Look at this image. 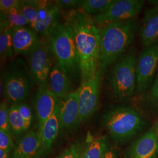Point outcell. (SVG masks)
<instances>
[{
  "instance_id": "obj_3",
  "label": "cell",
  "mask_w": 158,
  "mask_h": 158,
  "mask_svg": "<svg viewBox=\"0 0 158 158\" xmlns=\"http://www.w3.org/2000/svg\"><path fill=\"white\" fill-rule=\"evenodd\" d=\"M48 40L56 62L72 84L81 82L79 56L70 25L66 21L57 23Z\"/></svg>"
},
{
  "instance_id": "obj_27",
  "label": "cell",
  "mask_w": 158,
  "mask_h": 158,
  "mask_svg": "<svg viewBox=\"0 0 158 158\" xmlns=\"http://www.w3.org/2000/svg\"><path fill=\"white\" fill-rule=\"evenodd\" d=\"M10 108L7 103L2 102L0 105V130H4L10 132L9 124Z\"/></svg>"
},
{
  "instance_id": "obj_19",
  "label": "cell",
  "mask_w": 158,
  "mask_h": 158,
  "mask_svg": "<svg viewBox=\"0 0 158 158\" xmlns=\"http://www.w3.org/2000/svg\"><path fill=\"white\" fill-rule=\"evenodd\" d=\"M142 44L145 47L158 41V4L147 9L140 29Z\"/></svg>"
},
{
  "instance_id": "obj_15",
  "label": "cell",
  "mask_w": 158,
  "mask_h": 158,
  "mask_svg": "<svg viewBox=\"0 0 158 158\" xmlns=\"http://www.w3.org/2000/svg\"><path fill=\"white\" fill-rule=\"evenodd\" d=\"M80 124L77 92L74 91L61 102L60 127L67 131H73L77 129Z\"/></svg>"
},
{
  "instance_id": "obj_32",
  "label": "cell",
  "mask_w": 158,
  "mask_h": 158,
  "mask_svg": "<svg viewBox=\"0 0 158 158\" xmlns=\"http://www.w3.org/2000/svg\"><path fill=\"white\" fill-rule=\"evenodd\" d=\"M21 1L18 0H1L0 10L1 12L8 11L13 8L20 6Z\"/></svg>"
},
{
  "instance_id": "obj_26",
  "label": "cell",
  "mask_w": 158,
  "mask_h": 158,
  "mask_svg": "<svg viewBox=\"0 0 158 158\" xmlns=\"http://www.w3.org/2000/svg\"><path fill=\"white\" fill-rule=\"evenodd\" d=\"M83 149L80 142H74L57 158H81Z\"/></svg>"
},
{
  "instance_id": "obj_21",
  "label": "cell",
  "mask_w": 158,
  "mask_h": 158,
  "mask_svg": "<svg viewBox=\"0 0 158 158\" xmlns=\"http://www.w3.org/2000/svg\"><path fill=\"white\" fill-rule=\"evenodd\" d=\"M0 23V55L2 59L8 60L12 58L15 53L12 40V28L6 23Z\"/></svg>"
},
{
  "instance_id": "obj_28",
  "label": "cell",
  "mask_w": 158,
  "mask_h": 158,
  "mask_svg": "<svg viewBox=\"0 0 158 158\" xmlns=\"http://www.w3.org/2000/svg\"><path fill=\"white\" fill-rule=\"evenodd\" d=\"M147 102L152 107L158 110V69L151 88L147 95Z\"/></svg>"
},
{
  "instance_id": "obj_5",
  "label": "cell",
  "mask_w": 158,
  "mask_h": 158,
  "mask_svg": "<svg viewBox=\"0 0 158 158\" xmlns=\"http://www.w3.org/2000/svg\"><path fill=\"white\" fill-rule=\"evenodd\" d=\"M35 81L25 61L18 58L8 63L4 70L1 83L6 101L12 104L25 102Z\"/></svg>"
},
{
  "instance_id": "obj_10",
  "label": "cell",
  "mask_w": 158,
  "mask_h": 158,
  "mask_svg": "<svg viewBox=\"0 0 158 158\" xmlns=\"http://www.w3.org/2000/svg\"><path fill=\"white\" fill-rule=\"evenodd\" d=\"M52 54L48 40L43 39L40 45L29 55V70L38 87H48L52 67Z\"/></svg>"
},
{
  "instance_id": "obj_13",
  "label": "cell",
  "mask_w": 158,
  "mask_h": 158,
  "mask_svg": "<svg viewBox=\"0 0 158 158\" xmlns=\"http://www.w3.org/2000/svg\"><path fill=\"white\" fill-rule=\"evenodd\" d=\"M158 153V138L153 128H151L131 144L126 158H156Z\"/></svg>"
},
{
  "instance_id": "obj_16",
  "label": "cell",
  "mask_w": 158,
  "mask_h": 158,
  "mask_svg": "<svg viewBox=\"0 0 158 158\" xmlns=\"http://www.w3.org/2000/svg\"><path fill=\"white\" fill-rule=\"evenodd\" d=\"M44 157L39 132L29 131L17 142L11 158H42Z\"/></svg>"
},
{
  "instance_id": "obj_7",
  "label": "cell",
  "mask_w": 158,
  "mask_h": 158,
  "mask_svg": "<svg viewBox=\"0 0 158 158\" xmlns=\"http://www.w3.org/2000/svg\"><path fill=\"white\" fill-rule=\"evenodd\" d=\"M103 75L98 70L91 79L81 83L77 90L81 123L87 122L97 110Z\"/></svg>"
},
{
  "instance_id": "obj_18",
  "label": "cell",
  "mask_w": 158,
  "mask_h": 158,
  "mask_svg": "<svg viewBox=\"0 0 158 158\" xmlns=\"http://www.w3.org/2000/svg\"><path fill=\"white\" fill-rule=\"evenodd\" d=\"M48 87L59 99L66 98L73 91V84L56 62L52 66L48 78Z\"/></svg>"
},
{
  "instance_id": "obj_6",
  "label": "cell",
  "mask_w": 158,
  "mask_h": 158,
  "mask_svg": "<svg viewBox=\"0 0 158 158\" xmlns=\"http://www.w3.org/2000/svg\"><path fill=\"white\" fill-rule=\"evenodd\" d=\"M137 59L134 53H128L115 63L107 78L108 91L115 100L123 102L136 92Z\"/></svg>"
},
{
  "instance_id": "obj_34",
  "label": "cell",
  "mask_w": 158,
  "mask_h": 158,
  "mask_svg": "<svg viewBox=\"0 0 158 158\" xmlns=\"http://www.w3.org/2000/svg\"><path fill=\"white\" fill-rule=\"evenodd\" d=\"M0 158H10V152L0 149Z\"/></svg>"
},
{
  "instance_id": "obj_17",
  "label": "cell",
  "mask_w": 158,
  "mask_h": 158,
  "mask_svg": "<svg viewBox=\"0 0 158 158\" xmlns=\"http://www.w3.org/2000/svg\"><path fill=\"white\" fill-rule=\"evenodd\" d=\"M61 102L57 106L56 108L51 117L39 128V135L44 156L49 153L56 139L60 127V110Z\"/></svg>"
},
{
  "instance_id": "obj_31",
  "label": "cell",
  "mask_w": 158,
  "mask_h": 158,
  "mask_svg": "<svg viewBox=\"0 0 158 158\" xmlns=\"http://www.w3.org/2000/svg\"><path fill=\"white\" fill-rule=\"evenodd\" d=\"M55 2L60 9L70 11L80 8L81 0H57Z\"/></svg>"
},
{
  "instance_id": "obj_20",
  "label": "cell",
  "mask_w": 158,
  "mask_h": 158,
  "mask_svg": "<svg viewBox=\"0 0 158 158\" xmlns=\"http://www.w3.org/2000/svg\"><path fill=\"white\" fill-rule=\"evenodd\" d=\"M108 147L107 136L93 139L84 148L81 158H102L108 149Z\"/></svg>"
},
{
  "instance_id": "obj_29",
  "label": "cell",
  "mask_w": 158,
  "mask_h": 158,
  "mask_svg": "<svg viewBox=\"0 0 158 158\" xmlns=\"http://www.w3.org/2000/svg\"><path fill=\"white\" fill-rule=\"evenodd\" d=\"M17 107L29 129L33 121V114L30 106L25 102L16 103Z\"/></svg>"
},
{
  "instance_id": "obj_2",
  "label": "cell",
  "mask_w": 158,
  "mask_h": 158,
  "mask_svg": "<svg viewBox=\"0 0 158 158\" xmlns=\"http://www.w3.org/2000/svg\"><path fill=\"white\" fill-rule=\"evenodd\" d=\"M135 19L111 23L100 28L98 70L102 73L113 66L135 40L138 31Z\"/></svg>"
},
{
  "instance_id": "obj_30",
  "label": "cell",
  "mask_w": 158,
  "mask_h": 158,
  "mask_svg": "<svg viewBox=\"0 0 158 158\" xmlns=\"http://www.w3.org/2000/svg\"><path fill=\"white\" fill-rule=\"evenodd\" d=\"M14 148L15 145L12 139L11 132L0 130V149L10 153Z\"/></svg>"
},
{
  "instance_id": "obj_25",
  "label": "cell",
  "mask_w": 158,
  "mask_h": 158,
  "mask_svg": "<svg viewBox=\"0 0 158 158\" xmlns=\"http://www.w3.org/2000/svg\"><path fill=\"white\" fill-rule=\"evenodd\" d=\"M19 6L13 8L8 11L0 12V23H6L12 28L25 27L27 25H29L27 19L23 15Z\"/></svg>"
},
{
  "instance_id": "obj_33",
  "label": "cell",
  "mask_w": 158,
  "mask_h": 158,
  "mask_svg": "<svg viewBox=\"0 0 158 158\" xmlns=\"http://www.w3.org/2000/svg\"><path fill=\"white\" fill-rule=\"evenodd\" d=\"M102 158H118V156L115 149L108 148Z\"/></svg>"
},
{
  "instance_id": "obj_23",
  "label": "cell",
  "mask_w": 158,
  "mask_h": 158,
  "mask_svg": "<svg viewBox=\"0 0 158 158\" xmlns=\"http://www.w3.org/2000/svg\"><path fill=\"white\" fill-rule=\"evenodd\" d=\"M114 0H81L80 9L89 16L94 17L104 11Z\"/></svg>"
},
{
  "instance_id": "obj_35",
  "label": "cell",
  "mask_w": 158,
  "mask_h": 158,
  "mask_svg": "<svg viewBox=\"0 0 158 158\" xmlns=\"http://www.w3.org/2000/svg\"><path fill=\"white\" fill-rule=\"evenodd\" d=\"M153 130L155 132V134L157 136V138H158V119L156 121V123H155L154 125V127H153Z\"/></svg>"
},
{
  "instance_id": "obj_4",
  "label": "cell",
  "mask_w": 158,
  "mask_h": 158,
  "mask_svg": "<svg viewBox=\"0 0 158 158\" xmlns=\"http://www.w3.org/2000/svg\"><path fill=\"white\" fill-rule=\"evenodd\" d=\"M102 123L115 141H129L146 125L145 119L134 108L125 106L110 108L104 114Z\"/></svg>"
},
{
  "instance_id": "obj_22",
  "label": "cell",
  "mask_w": 158,
  "mask_h": 158,
  "mask_svg": "<svg viewBox=\"0 0 158 158\" xmlns=\"http://www.w3.org/2000/svg\"><path fill=\"white\" fill-rule=\"evenodd\" d=\"M9 124L10 132L15 138H18L23 135L28 129L23 119L16 103L12 104L10 107Z\"/></svg>"
},
{
  "instance_id": "obj_1",
  "label": "cell",
  "mask_w": 158,
  "mask_h": 158,
  "mask_svg": "<svg viewBox=\"0 0 158 158\" xmlns=\"http://www.w3.org/2000/svg\"><path fill=\"white\" fill-rule=\"evenodd\" d=\"M64 21L70 25L79 56L81 83L91 79L98 70L100 56V28L92 17L80 8L68 11Z\"/></svg>"
},
{
  "instance_id": "obj_11",
  "label": "cell",
  "mask_w": 158,
  "mask_h": 158,
  "mask_svg": "<svg viewBox=\"0 0 158 158\" xmlns=\"http://www.w3.org/2000/svg\"><path fill=\"white\" fill-rule=\"evenodd\" d=\"M60 10L55 2L40 1L38 19L31 28L44 40H48L53 29L60 22Z\"/></svg>"
},
{
  "instance_id": "obj_12",
  "label": "cell",
  "mask_w": 158,
  "mask_h": 158,
  "mask_svg": "<svg viewBox=\"0 0 158 158\" xmlns=\"http://www.w3.org/2000/svg\"><path fill=\"white\" fill-rule=\"evenodd\" d=\"M12 40L15 53L29 55L40 45L42 40L33 29L27 27H13Z\"/></svg>"
},
{
  "instance_id": "obj_14",
  "label": "cell",
  "mask_w": 158,
  "mask_h": 158,
  "mask_svg": "<svg viewBox=\"0 0 158 158\" xmlns=\"http://www.w3.org/2000/svg\"><path fill=\"white\" fill-rule=\"evenodd\" d=\"M61 102L48 87H38L34 99V105L40 128L54 113L57 106Z\"/></svg>"
},
{
  "instance_id": "obj_8",
  "label": "cell",
  "mask_w": 158,
  "mask_h": 158,
  "mask_svg": "<svg viewBox=\"0 0 158 158\" xmlns=\"http://www.w3.org/2000/svg\"><path fill=\"white\" fill-rule=\"evenodd\" d=\"M144 3L142 0H114L104 11L91 17L96 26L101 28L111 23L134 19Z\"/></svg>"
},
{
  "instance_id": "obj_9",
  "label": "cell",
  "mask_w": 158,
  "mask_h": 158,
  "mask_svg": "<svg viewBox=\"0 0 158 158\" xmlns=\"http://www.w3.org/2000/svg\"><path fill=\"white\" fill-rule=\"evenodd\" d=\"M158 69V41L142 52L136 64V93L140 94L152 85Z\"/></svg>"
},
{
  "instance_id": "obj_24",
  "label": "cell",
  "mask_w": 158,
  "mask_h": 158,
  "mask_svg": "<svg viewBox=\"0 0 158 158\" xmlns=\"http://www.w3.org/2000/svg\"><path fill=\"white\" fill-rule=\"evenodd\" d=\"M40 4V0L21 1L20 10L28 21L31 28L34 26L38 19Z\"/></svg>"
}]
</instances>
